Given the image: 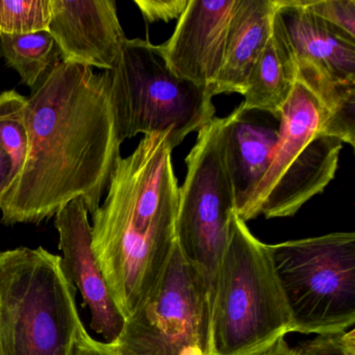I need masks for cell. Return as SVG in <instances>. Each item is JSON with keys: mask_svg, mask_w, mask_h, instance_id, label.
Wrapping results in <instances>:
<instances>
[{"mask_svg": "<svg viewBox=\"0 0 355 355\" xmlns=\"http://www.w3.org/2000/svg\"><path fill=\"white\" fill-rule=\"evenodd\" d=\"M298 355H355V330L318 336L297 347Z\"/></svg>", "mask_w": 355, "mask_h": 355, "instance_id": "21", "label": "cell"}, {"mask_svg": "<svg viewBox=\"0 0 355 355\" xmlns=\"http://www.w3.org/2000/svg\"><path fill=\"white\" fill-rule=\"evenodd\" d=\"M71 355H119L112 350L109 344L95 340L87 331L84 324L78 328L72 347Z\"/></svg>", "mask_w": 355, "mask_h": 355, "instance_id": "23", "label": "cell"}, {"mask_svg": "<svg viewBox=\"0 0 355 355\" xmlns=\"http://www.w3.org/2000/svg\"><path fill=\"white\" fill-rule=\"evenodd\" d=\"M279 136L271 163L239 218L247 222L292 217L321 194L338 167L343 143L323 135L326 111L297 80L279 116Z\"/></svg>", "mask_w": 355, "mask_h": 355, "instance_id": "6", "label": "cell"}, {"mask_svg": "<svg viewBox=\"0 0 355 355\" xmlns=\"http://www.w3.org/2000/svg\"><path fill=\"white\" fill-rule=\"evenodd\" d=\"M26 125L28 155L0 205L1 222L39 224L78 197L94 215L122 144L110 71L57 60L26 98Z\"/></svg>", "mask_w": 355, "mask_h": 355, "instance_id": "1", "label": "cell"}, {"mask_svg": "<svg viewBox=\"0 0 355 355\" xmlns=\"http://www.w3.org/2000/svg\"><path fill=\"white\" fill-rule=\"evenodd\" d=\"M211 307L202 270L176 242L153 290L107 344L119 355H214Z\"/></svg>", "mask_w": 355, "mask_h": 355, "instance_id": "8", "label": "cell"}, {"mask_svg": "<svg viewBox=\"0 0 355 355\" xmlns=\"http://www.w3.org/2000/svg\"><path fill=\"white\" fill-rule=\"evenodd\" d=\"M12 184H13V169H12L11 161L0 147V205L3 202Z\"/></svg>", "mask_w": 355, "mask_h": 355, "instance_id": "24", "label": "cell"}, {"mask_svg": "<svg viewBox=\"0 0 355 355\" xmlns=\"http://www.w3.org/2000/svg\"><path fill=\"white\" fill-rule=\"evenodd\" d=\"M0 51L10 67L18 72L22 84L34 89L57 61V46L49 32L0 35Z\"/></svg>", "mask_w": 355, "mask_h": 355, "instance_id": "17", "label": "cell"}, {"mask_svg": "<svg viewBox=\"0 0 355 355\" xmlns=\"http://www.w3.org/2000/svg\"><path fill=\"white\" fill-rule=\"evenodd\" d=\"M82 197L73 199L55 216L60 236L62 269L66 277L78 288L84 305L91 313V328L112 343L124 326L120 313L107 288L92 246V226Z\"/></svg>", "mask_w": 355, "mask_h": 355, "instance_id": "12", "label": "cell"}, {"mask_svg": "<svg viewBox=\"0 0 355 355\" xmlns=\"http://www.w3.org/2000/svg\"><path fill=\"white\" fill-rule=\"evenodd\" d=\"M225 118V159L239 215L271 163L280 119L266 112L245 109L242 103Z\"/></svg>", "mask_w": 355, "mask_h": 355, "instance_id": "14", "label": "cell"}, {"mask_svg": "<svg viewBox=\"0 0 355 355\" xmlns=\"http://www.w3.org/2000/svg\"><path fill=\"white\" fill-rule=\"evenodd\" d=\"M49 33L62 62L105 71L126 40L114 0H51Z\"/></svg>", "mask_w": 355, "mask_h": 355, "instance_id": "13", "label": "cell"}, {"mask_svg": "<svg viewBox=\"0 0 355 355\" xmlns=\"http://www.w3.org/2000/svg\"><path fill=\"white\" fill-rule=\"evenodd\" d=\"M239 5L240 0L189 1L171 38L161 45L168 65L178 76L211 93Z\"/></svg>", "mask_w": 355, "mask_h": 355, "instance_id": "11", "label": "cell"}, {"mask_svg": "<svg viewBox=\"0 0 355 355\" xmlns=\"http://www.w3.org/2000/svg\"><path fill=\"white\" fill-rule=\"evenodd\" d=\"M291 332V315L269 245L232 216L211 307L214 355H261Z\"/></svg>", "mask_w": 355, "mask_h": 355, "instance_id": "3", "label": "cell"}, {"mask_svg": "<svg viewBox=\"0 0 355 355\" xmlns=\"http://www.w3.org/2000/svg\"><path fill=\"white\" fill-rule=\"evenodd\" d=\"M291 332L347 331L355 323V234L332 232L269 245Z\"/></svg>", "mask_w": 355, "mask_h": 355, "instance_id": "7", "label": "cell"}, {"mask_svg": "<svg viewBox=\"0 0 355 355\" xmlns=\"http://www.w3.org/2000/svg\"><path fill=\"white\" fill-rule=\"evenodd\" d=\"M276 0H240L234 15L223 65L211 93L244 95L251 73L271 34Z\"/></svg>", "mask_w": 355, "mask_h": 355, "instance_id": "15", "label": "cell"}, {"mask_svg": "<svg viewBox=\"0 0 355 355\" xmlns=\"http://www.w3.org/2000/svg\"><path fill=\"white\" fill-rule=\"evenodd\" d=\"M226 118H214L198 132L187 157L178 193L176 242L187 259L202 270L211 298L220 259L236 211L234 187L225 159Z\"/></svg>", "mask_w": 355, "mask_h": 355, "instance_id": "9", "label": "cell"}, {"mask_svg": "<svg viewBox=\"0 0 355 355\" xmlns=\"http://www.w3.org/2000/svg\"><path fill=\"white\" fill-rule=\"evenodd\" d=\"M190 0H136L143 17L148 24L178 19Z\"/></svg>", "mask_w": 355, "mask_h": 355, "instance_id": "22", "label": "cell"}, {"mask_svg": "<svg viewBox=\"0 0 355 355\" xmlns=\"http://www.w3.org/2000/svg\"><path fill=\"white\" fill-rule=\"evenodd\" d=\"M51 0H0V35L49 32Z\"/></svg>", "mask_w": 355, "mask_h": 355, "instance_id": "19", "label": "cell"}, {"mask_svg": "<svg viewBox=\"0 0 355 355\" xmlns=\"http://www.w3.org/2000/svg\"><path fill=\"white\" fill-rule=\"evenodd\" d=\"M0 355H1V351H0Z\"/></svg>", "mask_w": 355, "mask_h": 355, "instance_id": "26", "label": "cell"}, {"mask_svg": "<svg viewBox=\"0 0 355 355\" xmlns=\"http://www.w3.org/2000/svg\"><path fill=\"white\" fill-rule=\"evenodd\" d=\"M167 134L145 135L120 155L105 202L93 215L92 246L124 319L161 277L176 243L178 180Z\"/></svg>", "mask_w": 355, "mask_h": 355, "instance_id": "2", "label": "cell"}, {"mask_svg": "<svg viewBox=\"0 0 355 355\" xmlns=\"http://www.w3.org/2000/svg\"><path fill=\"white\" fill-rule=\"evenodd\" d=\"M61 257L43 247L0 253L1 355H71L83 322Z\"/></svg>", "mask_w": 355, "mask_h": 355, "instance_id": "4", "label": "cell"}, {"mask_svg": "<svg viewBox=\"0 0 355 355\" xmlns=\"http://www.w3.org/2000/svg\"><path fill=\"white\" fill-rule=\"evenodd\" d=\"M298 66V80L329 114L355 97V40L299 3L276 0Z\"/></svg>", "mask_w": 355, "mask_h": 355, "instance_id": "10", "label": "cell"}, {"mask_svg": "<svg viewBox=\"0 0 355 355\" xmlns=\"http://www.w3.org/2000/svg\"><path fill=\"white\" fill-rule=\"evenodd\" d=\"M261 355H298L296 348H291L284 338H279L271 348Z\"/></svg>", "mask_w": 355, "mask_h": 355, "instance_id": "25", "label": "cell"}, {"mask_svg": "<svg viewBox=\"0 0 355 355\" xmlns=\"http://www.w3.org/2000/svg\"><path fill=\"white\" fill-rule=\"evenodd\" d=\"M299 3L307 11L355 40L354 0H299Z\"/></svg>", "mask_w": 355, "mask_h": 355, "instance_id": "20", "label": "cell"}, {"mask_svg": "<svg viewBox=\"0 0 355 355\" xmlns=\"http://www.w3.org/2000/svg\"><path fill=\"white\" fill-rule=\"evenodd\" d=\"M26 103V97L15 90L0 94V147L11 161L13 184L21 173L28 155Z\"/></svg>", "mask_w": 355, "mask_h": 355, "instance_id": "18", "label": "cell"}, {"mask_svg": "<svg viewBox=\"0 0 355 355\" xmlns=\"http://www.w3.org/2000/svg\"><path fill=\"white\" fill-rule=\"evenodd\" d=\"M110 73L122 143L139 134H167L174 149L215 118L211 91L178 76L161 45L126 38Z\"/></svg>", "mask_w": 355, "mask_h": 355, "instance_id": "5", "label": "cell"}, {"mask_svg": "<svg viewBox=\"0 0 355 355\" xmlns=\"http://www.w3.org/2000/svg\"><path fill=\"white\" fill-rule=\"evenodd\" d=\"M297 80L296 57L276 10L271 34L249 78L242 105L279 117Z\"/></svg>", "mask_w": 355, "mask_h": 355, "instance_id": "16", "label": "cell"}]
</instances>
